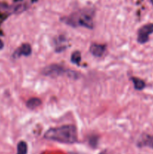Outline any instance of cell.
Instances as JSON below:
<instances>
[{"mask_svg": "<svg viewBox=\"0 0 153 154\" xmlns=\"http://www.w3.org/2000/svg\"><path fill=\"white\" fill-rule=\"evenodd\" d=\"M44 138L63 144H74L77 141V130L74 125H64L48 129Z\"/></svg>", "mask_w": 153, "mask_h": 154, "instance_id": "cell-1", "label": "cell"}, {"mask_svg": "<svg viewBox=\"0 0 153 154\" xmlns=\"http://www.w3.org/2000/svg\"><path fill=\"white\" fill-rule=\"evenodd\" d=\"M94 11L93 9L84 8L76 11L68 16L63 17L61 20L66 25L73 28L85 27L92 29L94 28Z\"/></svg>", "mask_w": 153, "mask_h": 154, "instance_id": "cell-2", "label": "cell"}, {"mask_svg": "<svg viewBox=\"0 0 153 154\" xmlns=\"http://www.w3.org/2000/svg\"><path fill=\"white\" fill-rule=\"evenodd\" d=\"M41 74L44 76L50 77V78H57L61 75H67L69 78L76 79L80 76L77 72L65 69L64 66L58 64H51L50 66H46L42 69Z\"/></svg>", "mask_w": 153, "mask_h": 154, "instance_id": "cell-3", "label": "cell"}, {"mask_svg": "<svg viewBox=\"0 0 153 154\" xmlns=\"http://www.w3.org/2000/svg\"><path fill=\"white\" fill-rule=\"evenodd\" d=\"M153 33V23H148L140 28L137 32V42L140 44H145L148 41L149 35Z\"/></svg>", "mask_w": 153, "mask_h": 154, "instance_id": "cell-4", "label": "cell"}, {"mask_svg": "<svg viewBox=\"0 0 153 154\" xmlns=\"http://www.w3.org/2000/svg\"><path fill=\"white\" fill-rule=\"evenodd\" d=\"M32 54V47L29 44L25 43L22 44L19 48L16 50L13 54V58L18 59L22 56L24 57H28Z\"/></svg>", "mask_w": 153, "mask_h": 154, "instance_id": "cell-5", "label": "cell"}, {"mask_svg": "<svg viewBox=\"0 0 153 154\" xmlns=\"http://www.w3.org/2000/svg\"><path fill=\"white\" fill-rule=\"evenodd\" d=\"M106 47L105 45L93 43L90 46L89 51L92 55L95 57H101L106 51Z\"/></svg>", "mask_w": 153, "mask_h": 154, "instance_id": "cell-6", "label": "cell"}, {"mask_svg": "<svg viewBox=\"0 0 153 154\" xmlns=\"http://www.w3.org/2000/svg\"><path fill=\"white\" fill-rule=\"evenodd\" d=\"M137 146L140 147H148L153 149V135H144L141 136L137 142Z\"/></svg>", "mask_w": 153, "mask_h": 154, "instance_id": "cell-7", "label": "cell"}, {"mask_svg": "<svg viewBox=\"0 0 153 154\" xmlns=\"http://www.w3.org/2000/svg\"><path fill=\"white\" fill-rule=\"evenodd\" d=\"M65 38L63 36H59L56 41V51L58 53L64 51L67 48L65 45Z\"/></svg>", "mask_w": 153, "mask_h": 154, "instance_id": "cell-8", "label": "cell"}, {"mask_svg": "<svg viewBox=\"0 0 153 154\" xmlns=\"http://www.w3.org/2000/svg\"><path fill=\"white\" fill-rule=\"evenodd\" d=\"M41 105V100L38 98L33 97L31 99H28L26 102V107L29 109H34V108H37L38 107H39Z\"/></svg>", "mask_w": 153, "mask_h": 154, "instance_id": "cell-9", "label": "cell"}, {"mask_svg": "<svg viewBox=\"0 0 153 154\" xmlns=\"http://www.w3.org/2000/svg\"><path fill=\"white\" fill-rule=\"evenodd\" d=\"M130 81L133 82L134 87V89L136 90H142L145 88L146 84L142 79L138 78H135V77H132L130 78Z\"/></svg>", "mask_w": 153, "mask_h": 154, "instance_id": "cell-10", "label": "cell"}, {"mask_svg": "<svg viewBox=\"0 0 153 154\" xmlns=\"http://www.w3.org/2000/svg\"><path fill=\"white\" fill-rule=\"evenodd\" d=\"M70 61L74 64L80 66V63L81 62V53L78 51L73 52V54L70 56Z\"/></svg>", "mask_w": 153, "mask_h": 154, "instance_id": "cell-11", "label": "cell"}, {"mask_svg": "<svg viewBox=\"0 0 153 154\" xmlns=\"http://www.w3.org/2000/svg\"><path fill=\"white\" fill-rule=\"evenodd\" d=\"M28 146L25 141H20L17 144V152L16 154H27Z\"/></svg>", "mask_w": 153, "mask_h": 154, "instance_id": "cell-12", "label": "cell"}, {"mask_svg": "<svg viewBox=\"0 0 153 154\" xmlns=\"http://www.w3.org/2000/svg\"><path fill=\"white\" fill-rule=\"evenodd\" d=\"M3 48H4V43H3L2 41L0 40V50L3 49Z\"/></svg>", "mask_w": 153, "mask_h": 154, "instance_id": "cell-13", "label": "cell"}, {"mask_svg": "<svg viewBox=\"0 0 153 154\" xmlns=\"http://www.w3.org/2000/svg\"><path fill=\"white\" fill-rule=\"evenodd\" d=\"M99 154H106V153H105V152H102V153H99Z\"/></svg>", "mask_w": 153, "mask_h": 154, "instance_id": "cell-14", "label": "cell"}, {"mask_svg": "<svg viewBox=\"0 0 153 154\" xmlns=\"http://www.w3.org/2000/svg\"><path fill=\"white\" fill-rule=\"evenodd\" d=\"M150 2H152V4L153 5V0H150Z\"/></svg>", "mask_w": 153, "mask_h": 154, "instance_id": "cell-15", "label": "cell"}]
</instances>
